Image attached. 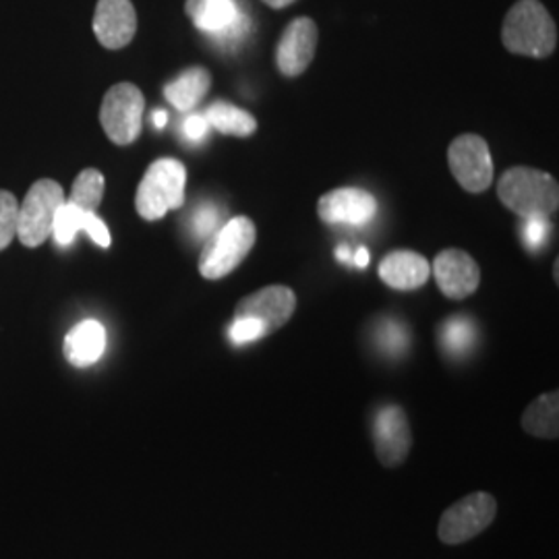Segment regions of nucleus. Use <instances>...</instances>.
<instances>
[{"instance_id": "2", "label": "nucleus", "mask_w": 559, "mask_h": 559, "mask_svg": "<svg viewBox=\"0 0 559 559\" xmlns=\"http://www.w3.org/2000/svg\"><path fill=\"white\" fill-rule=\"evenodd\" d=\"M498 198L522 221L551 218L558 212V180L537 168L514 166L501 175Z\"/></svg>"}, {"instance_id": "24", "label": "nucleus", "mask_w": 559, "mask_h": 559, "mask_svg": "<svg viewBox=\"0 0 559 559\" xmlns=\"http://www.w3.org/2000/svg\"><path fill=\"white\" fill-rule=\"evenodd\" d=\"M17 221H20V205L13 193L0 189V251L11 245L17 237Z\"/></svg>"}, {"instance_id": "32", "label": "nucleus", "mask_w": 559, "mask_h": 559, "mask_svg": "<svg viewBox=\"0 0 559 559\" xmlns=\"http://www.w3.org/2000/svg\"><path fill=\"white\" fill-rule=\"evenodd\" d=\"M336 258L340 261H346V263H353V251L346 247V245H340L336 249Z\"/></svg>"}, {"instance_id": "3", "label": "nucleus", "mask_w": 559, "mask_h": 559, "mask_svg": "<svg viewBox=\"0 0 559 559\" xmlns=\"http://www.w3.org/2000/svg\"><path fill=\"white\" fill-rule=\"evenodd\" d=\"M185 185L187 168L182 162L160 158L150 164L135 195V207L141 218L160 221L170 210H179L185 203Z\"/></svg>"}, {"instance_id": "21", "label": "nucleus", "mask_w": 559, "mask_h": 559, "mask_svg": "<svg viewBox=\"0 0 559 559\" xmlns=\"http://www.w3.org/2000/svg\"><path fill=\"white\" fill-rule=\"evenodd\" d=\"M104 198V175L96 168H87L80 173L71 189V203L83 212H96Z\"/></svg>"}, {"instance_id": "14", "label": "nucleus", "mask_w": 559, "mask_h": 559, "mask_svg": "<svg viewBox=\"0 0 559 559\" xmlns=\"http://www.w3.org/2000/svg\"><path fill=\"white\" fill-rule=\"evenodd\" d=\"M96 38L108 50H120L135 38L138 13L131 0H98L94 15Z\"/></svg>"}, {"instance_id": "27", "label": "nucleus", "mask_w": 559, "mask_h": 559, "mask_svg": "<svg viewBox=\"0 0 559 559\" xmlns=\"http://www.w3.org/2000/svg\"><path fill=\"white\" fill-rule=\"evenodd\" d=\"M81 230H85L96 245H100L102 249H108V247H110V233H108L106 224H104L94 212H85V214H83Z\"/></svg>"}, {"instance_id": "19", "label": "nucleus", "mask_w": 559, "mask_h": 559, "mask_svg": "<svg viewBox=\"0 0 559 559\" xmlns=\"http://www.w3.org/2000/svg\"><path fill=\"white\" fill-rule=\"evenodd\" d=\"M185 13L203 32H224L239 21L233 0H187Z\"/></svg>"}, {"instance_id": "18", "label": "nucleus", "mask_w": 559, "mask_h": 559, "mask_svg": "<svg viewBox=\"0 0 559 559\" xmlns=\"http://www.w3.org/2000/svg\"><path fill=\"white\" fill-rule=\"evenodd\" d=\"M210 87H212V73L203 67H191L164 87V96L175 108L191 110L205 98Z\"/></svg>"}, {"instance_id": "8", "label": "nucleus", "mask_w": 559, "mask_h": 559, "mask_svg": "<svg viewBox=\"0 0 559 559\" xmlns=\"http://www.w3.org/2000/svg\"><path fill=\"white\" fill-rule=\"evenodd\" d=\"M448 164L459 180L460 187L468 193H483L493 182V160L487 141L479 135H460L450 143Z\"/></svg>"}, {"instance_id": "33", "label": "nucleus", "mask_w": 559, "mask_h": 559, "mask_svg": "<svg viewBox=\"0 0 559 559\" xmlns=\"http://www.w3.org/2000/svg\"><path fill=\"white\" fill-rule=\"evenodd\" d=\"M261 2H265V4L272 7V9H286V7H290V4L297 2V0H261Z\"/></svg>"}, {"instance_id": "12", "label": "nucleus", "mask_w": 559, "mask_h": 559, "mask_svg": "<svg viewBox=\"0 0 559 559\" xmlns=\"http://www.w3.org/2000/svg\"><path fill=\"white\" fill-rule=\"evenodd\" d=\"M373 438H376V452L381 466L396 468L408 459V452L413 445V433H411L408 419L400 406L381 408L373 425Z\"/></svg>"}, {"instance_id": "30", "label": "nucleus", "mask_w": 559, "mask_h": 559, "mask_svg": "<svg viewBox=\"0 0 559 559\" xmlns=\"http://www.w3.org/2000/svg\"><path fill=\"white\" fill-rule=\"evenodd\" d=\"M207 120L205 117H201V115H193V117H189V119L185 120V135L189 138V140L198 141L207 133Z\"/></svg>"}, {"instance_id": "31", "label": "nucleus", "mask_w": 559, "mask_h": 559, "mask_svg": "<svg viewBox=\"0 0 559 559\" xmlns=\"http://www.w3.org/2000/svg\"><path fill=\"white\" fill-rule=\"evenodd\" d=\"M369 261H371V253H369V249H365V247H359V249L353 253V263H355L357 267H367Z\"/></svg>"}, {"instance_id": "26", "label": "nucleus", "mask_w": 559, "mask_h": 559, "mask_svg": "<svg viewBox=\"0 0 559 559\" xmlns=\"http://www.w3.org/2000/svg\"><path fill=\"white\" fill-rule=\"evenodd\" d=\"M230 340L235 344H247V342H255V340L265 338L263 334V328L255 320H249V318H235L230 330Z\"/></svg>"}, {"instance_id": "17", "label": "nucleus", "mask_w": 559, "mask_h": 559, "mask_svg": "<svg viewBox=\"0 0 559 559\" xmlns=\"http://www.w3.org/2000/svg\"><path fill=\"white\" fill-rule=\"evenodd\" d=\"M522 429L540 440H558L559 438V394L547 392L539 399L533 400L524 415H522Z\"/></svg>"}, {"instance_id": "34", "label": "nucleus", "mask_w": 559, "mask_h": 559, "mask_svg": "<svg viewBox=\"0 0 559 559\" xmlns=\"http://www.w3.org/2000/svg\"><path fill=\"white\" fill-rule=\"evenodd\" d=\"M152 120H154V124H156L158 129H162V127L168 122V115H166L164 110H156V112L152 115Z\"/></svg>"}, {"instance_id": "25", "label": "nucleus", "mask_w": 559, "mask_h": 559, "mask_svg": "<svg viewBox=\"0 0 559 559\" xmlns=\"http://www.w3.org/2000/svg\"><path fill=\"white\" fill-rule=\"evenodd\" d=\"M551 235L549 218H526L522 226V240L531 251L540 249Z\"/></svg>"}, {"instance_id": "5", "label": "nucleus", "mask_w": 559, "mask_h": 559, "mask_svg": "<svg viewBox=\"0 0 559 559\" xmlns=\"http://www.w3.org/2000/svg\"><path fill=\"white\" fill-rule=\"evenodd\" d=\"M64 203V191L57 180L41 179L32 185L20 205L17 237L25 247H40L52 235L55 216Z\"/></svg>"}, {"instance_id": "23", "label": "nucleus", "mask_w": 559, "mask_h": 559, "mask_svg": "<svg viewBox=\"0 0 559 559\" xmlns=\"http://www.w3.org/2000/svg\"><path fill=\"white\" fill-rule=\"evenodd\" d=\"M475 332H473V323L464 318H454V320L445 321L443 330H441V342L443 346L452 353V355H462L468 350V346L473 344Z\"/></svg>"}, {"instance_id": "9", "label": "nucleus", "mask_w": 559, "mask_h": 559, "mask_svg": "<svg viewBox=\"0 0 559 559\" xmlns=\"http://www.w3.org/2000/svg\"><path fill=\"white\" fill-rule=\"evenodd\" d=\"M297 295L288 286H265L253 295H247L237 302L235 318L255 320L263 328V334L270 336L278 332L295 316Z\"/></svg>"}, {"instance_id": "1", "label": "nucleus", "mask_w": 559, "mask_h": 559, "mask_svg": "<svg viewBox=\"0 0 559 559\" xmlns=\"http://www.w3.org/2000/svg\"><path fill=\"white\" fill-rule=\"evenodd\" d=\"M501 41L512 55L547 59L558 48V27L539 0H519L503 20Z\"/></svg>"}, {"instance_id": "10", "label": "nucleus", "mask_w": 559, "mask_h": 559, "mask_svg": "<svg viewBox=\"0 0 559 559\" xmlns=\"http://www.w3.org/2000/svg\"><path fill=\"white\" fill-rule=\"evenodd\" d=\"M318 40H320V32L316 21L309 17L290 21L276 48V64L280 73L286 78L302 75L311 64V60L316 59Z\"/></svg>"}, {"instance_id": "29", "label": "nucleus", "mask_w": 559, "mask_h": 559, "mask_svg": "<svg viewBox=\"0 0 559 559\" xmlns=\"http://www.w3.org/2000/svg\"><path fill=\"white\" fill-rule=\"evenodd\" d=\"M381 344H383L388 350H392V353H400L402 346L406 344L402 328L394 325V323H385L383 330H381Z\"/></svg>"}, {"instance_id": "16", "label": "nucleus", "mask_w": 559, "mask_h": 559, "mask_svg": "<svg viewBox=\"0 0 559 559\" xmlns=\"http://www.w3.org/2000/svg\"><path fill=\"white\" fill-rule=\"evenodd\" d=\"M106 348V330L100 321L78 323L64 338V357L73 367H90L100 359Z\"/></svg>"}, {"instance_id": "13", "label": "nucleus", "mask_w": 559, "mask_h": 559, "mask_svg": "<svg viewBox=\"0 0 559 559\" xmlns=\"http://www.w3.org/2000/svg\"><path fill=\"white\" fill-rule=\"evenodd\" d=\"M376 198L357 187L332 189L318 201V216L328 224L360 226L376 216Z\"/></svg>"}, {"instance_id": "11", "label": "nucleus", "mask_w": 559, "mask_h": 559, "mask_svg": "<svg viewBox=\"0 0 559 559\" xmlns=\"http://www.w3.org/2000/svg\"><path fill=\"white\" fill-rule=\"evenodd\" d=\"M431 274L436 276L441 293L452 300L471 297L480 284L477 261L460 249L441 251L431 265Z\"/></svg>"}, {"instance_id": "22", "label": "nucleus", "mask_w": 559, "mask_h": 559, "mask_svg": "<svg viewBox=\"0 0 559 559\" xmlns=\"http://www.w3.org/2000/svg\"><path fill=\"white\" fill-rule=\"evenodd\" d=\"M83 210L78 205H73L71 201H64L55 216V224H52V235L59 245H71L75 235L81 230L83 224Z\"/></svg>"}, {"instance_id": "15", "label": "nucleus", "mask_w": 559, "mask_h": 559, "mask_svg": "<svg viewBox=\"0 0 559 559\" xmlns=\"http://www.w3.org/2000/svg\"><path fill=\"white\" fill-rule=\"evenodd\" d=\"M431 276V265L415 251H392L380 263V278L394 290H417Z\"/></svg>"}, {"instance_id": "20", "label": "nucleus", "mask_w": 559, "mask_h": 559, "mask_svg": "<svg viewBox=\"0 0 559 559\" xmlns=\"http://www.w3.org/2000/svg\"><path fill=\"white\" fill-rule=\"evenodd\" d=\"M205 120L224 135L233 138H251L258 131L255 117L228 102H214L205 110Z\"/></svg>"}, {"instance_id": "4", "label": "nucleus", "mask_w": 559, "mask_h": 559, "mask_svg": "<svg viewBox=\"0 0 559 559\" xmlns=\"http://www.w3.org/2000/svg\"><path fill=\"white\" fill-rule=\"evenodd\" d=\"M255 239H258L255 224L247 216H237L226 222L201 253V276L207 280H221L233 274L255 247Z\"/></svg>"}, {"instance_id": "7", "label": "nucleus", "mask_w": 559, "mask_h": 559, "mask_svg": "<svg viewBox=\"0 0 559 559\" xmlns=\"http://www.w3.org/2000/svg\"><path fill=\"white\" fill-rule=\"evenodd\" d=\"M143 108V94L133 83H119L106 92L102 102L100 122L112 143L129 145L138 141Z\"/></svg>"}, {"instance_id": "28", "label": "nucleus", "mask_w": 559, "mask_h": 559, "mask_svg": "<svg viewBox=\"0 0 559 559\" xmlns=\"http://www.w3.org/2000/svg\"><path fill=\"white\" fill-rule=\"evenodd\" d=\"M193 224H195L198 235L205 237V235H210V233H214V230L218 228V224H221V212H218L216 207H212V205H205V207H201L200 212L195 214Z\"/></svg>"}, {"instance_id": "6", "label": "nucleus", "mask_w": 559, "mask_h": 559, "mask_svg": "<svg viewBox=\"0 0 559 559\" xmlns=\"http://www.w3.org/2000/svg\"><path fill=\"white\" fill-rule=\"evenodd\" d=\"M498 516V500L491 493L475 491L452 503L441 514L438 535L445 545H462L475 539Z\"/></svg>"}]
</instances>
